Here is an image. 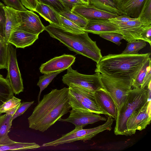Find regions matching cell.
Masks as SVG:
<instances>
[{
    "mask_svg": "<svg viewBox=\"0 0 151 151\" xmlns=\"http://www.w3.org/2000/svg\"><path fill=\"white\" fill-rule=\"evenodd\" d=\"M83 4H89V1L88 0H79Z\"/></svg>",
    "mask_w": 151,
    "mask_h": 151,
    "instance_id": "obj_43",
    "label": "cell"
},
{
    "mask_svg": "<svg viewBox=\"0 0 151 151\" xmlns=\"http://www.w3.org/2000/svg\"><path fill=\"white\" fill-rule=\"evenodd\" d=\"M113 121V118L108 116L106 122L104 124L97 127L87 129L75 128L71 131L62 135L59 138L52 142L44 143L42 146L56 147L78 140L85 141L90 140L100 133L106 130H111Z\"/></svg>",
    "mask_w": 151,
    "mask_h": 151,
    "instance_id": "obj_6",
    "label": "cell"
},
{
    "mask_svg": "<svg viewBox=\"0 0 151 151\" xmlns=\"http://www.w3.org/2000/svg\"><path fill=\"white\" fill-rule=\"evenodd\" d=\"M122 14L137 18L145 0H113Z\"/></svg>",
    "mask_w": 151,
    "mask_h": 151,
    "instance_id": "obj_19",
    "label": "cell"
},
{
    "mask_svg": "<svg viewBox=\"0 0 151 151\" xmlns=\"http://www.w3.org/2000/svg\"><path fill=\"white\" fill-rule=\"evenodd\" d=\"M14 96V93L8 80L0 74V108ZM2 114L0 112V116Z\"/></svg>",
    "mask_w": 151,
    "mask_h": 151,
    "instance_id": "obj_23",
    "label": "cell"
},
{
    "mask_svg": "<svg viewBox=\"0 0 151 151\" xmlns=\"http://www.w3.org/2000/svg\"><path fill=\"white\" fill-rule=\"evenodd\" d=\"M94 93L97 105L104 114L115 120L117 117L116 108L109 93L103 88L96 91Z\"/></svg>",
    "mask_w": 151,
    "mask_h": 151,
    "instance_id": "obj_17",
    "label": "cell"
},
{
    "mask_svg": "<svg viewBox=\"0 0 151 151\" xmlns=\"http://www.w3.org/2000/svg\"><path fill=\"white\" fill-rule=\"evenodd\" d=\"M6 14L4 40L7 44L11 33L19 25L17 10L6 6L4 7Z\"/></svg>",
    "mask_w": 151,
    "mask_h": 151,
    "instance_id": "obj_20",
    "label": "cell"
},
{
    "mask_svg": "<svg viewBox=\"0 0 151 151\" xmlns=\"http://www.w3.org/2000/svg\"><path fill=\"white\" fill-rule=\"evenodd\" d=\"M83 29L84 32L99 35L108 32L121 34L118 26L109 19H96L88 20Z\"/></svg>",
    "mask_w": 151,
    "mask_h": 151,
    "instance_id": "obj_16",
    "label": "cell"
},
{
    "mask_svg": "<svg viewBox=\"0 0 151 151\" xmlns=\"http://www.w3.org/2000/svg\"><path fill=\"white\" fill-rule=\"evenodd\" d=\"M69 116L65 119L60 118L58 121L67 122L75 125L76 128H83L90 124L99 121H106L107 119L100 114L93 112L81 111L72 109L70 111Z\"/></svg>",
    "mask_w": 151,
    "mask_h": 151,
    "instance_id": "obj_13",
    "label": "cell"
},
{
    "mask_svg": "<svg viewBox=\"0 0 151 151\" xmlns=\"http://www.w3.org/2000/svg\"><path fill=\"white\" fill-rule=\"evenodd\" d=\"M141 39L151 45V25L148 26L141 34Z\"/></svg>",
    "mask_w": 151,
    "mask_h": 151,
    "instance_id": "obj_42",
    "label": "cell"
},
{
    "mask_svg": "<svg viewBox=\"0 0 151 151\" xmlns=\"http://www.w3.org/2000/svg\"><path fill=\"white\" fill-rule=\"evenodd\" d=\"M40 147L35 142H21L12 141L9 143L0 145V151L34 150Z\"/></svg>",
    "mask_w": 151,
    "mask_h": 151,
    "instance_id": "obj_24",
    "label": "cell"
},
{
    "mask_svg": "<svg viewBox=\"0 0 151 151\" xmlns=\"http://www.w3.org/2000/svg\"><path fill=\"white\" fill-rule=\"evenodd\" d=\"M23 5L30 10L35 12L38 3L36 0H20Z\"/></svg>",
    "mask_w": 151,
    "mask_h": 151,
    "instance_id": "obj_41",
    "label": "cell"
},
{
    "mask_svg": "<svg viewBox=\"0 0 151 151\" xmlns=\"http://www.w3.org/2000/svg\"><path fill=\"white\" fill-rule=\"evenodd\" d=\"M5 6L12 8L18 11H26L20 0H2Z\"/></svg>",
    "mask_w": 151,
    "mask_h": 151,
    "instance_id": "obj_37",
    "label": "cell"
},
{
    "mask_svg": "<svg viewBox=\"0 0 151 151\" xmlns=\"http://www.w3.org/2000/svg\"><path fill=\"white\" fill-rule=\"evenodd\" d=\"M31 10L18 11L19 25L18 28L28 32L38 35L45 30V27L39 17Z\"/></svg>",
    "mask_w": 151,
    "mask_h": 151,
    "instance_id": "obj_11",
    "label": "cell"
},
{
    "mask_svg": "<svg viewBox=\"0 0 151 151\" xmlns=\"http://www.w3.org/2000/svg\"><path fill=\"white\" fill-rule=\"evenodd\" d=\"M76 57L73 55L64 54L50 59L42 64L39 70L42 74L62 71L71 66L75 61Z\"/></svg>",
    "mask_w": 151,
    "mask_h": 151,
    "instance_id": "obj_14",
    "label": "cell"
},
{
    "mask_svg": "<svg viewBox=\"0 0 151 151\" xmlns=\"http://www.w3.org/2000/svg\"><path fill=\"white\" fill-rule=\"evenodd\" d=\"M151 119V100H148L133 112L128 119L126 124L128 136L135 134L137 130L145 129L150 124Z\"/></svg>",
    "mask_w": 151,
    "mask_h": 151,
    "instance_id": "obj_10",
    "label": "cell"
},
{
    "mask_svg": "<svg viewBox=\"0 0 151 151\" xmlns=\"http://www.w3.org/2000/svg\"><path fill=\"white\" fill-rule=\"evenodd\" d=\"M149 100L145 88H133L129 92L124 103L117 111L114 132L116 135L128 136L126 124L133 112L140 108Z\"/></svg>",
    "mask_w": 151,
    "mask_h": 151,
    "instance_id": "obj_4",
    "label": "cell"
},
{
    "mask_svg": "<svg viewBox=\"0 0 151 151\" xmlns=\"http://www.w3.org/2000/svg\"><path fill=\"white\" fill-rule=\"evenodd\" d=\"M4 4L0 2V37L4 40L6 14Z\"/></svg>",
    "mask_w": 151,
    "mask_h": 151,
    "instance_id": "obj_36",
    "label": "cell"
},
{
    "mask_svg": "<svg viewBox=\"0 0 151 151\" xmlns=\"http://www.w3.org/2000/svg\"><path fill=\"white\" fill-rule=\"evenodd\" d=\"M101 37L112 42L119 46L121 44V40L124 39L123 35L115 32H108L99 35Z\"/></svg>",
    "mask_w": 151,
    "mask_h": 151,
    "instance_id": "obj_35",
    "label": "cell"
},
{
    "mask_svg": "<svg viewBox=\"0 0 151 151\" xmlns=\"http://www.w3.org/2000/svg\"><path fill=\"white\" fill-rule=\"evenodd\" d=\"M99 76L103 88L113 100L117 111L123 104L132 89L133 80L113 78L100 73Z\"/></svg>",
    "mask_w": 151,
    "mask_h": 151,
    "instance_id": "obj_7",
    "label": "cell"
},
{
    "mask_svg": "<svg viewBox=\"0 0 151 151\" xmlns=\"http://www.w3.org/2000/svg\"><path fill=\"white\" fill-rule=\"evenodd\" d=\"M34 102V101H33L21 103L14 113L12 118V120L23 114L27 109L33 104Z\"/></svg>",
    "mask_w": 151,
    "mask_h": 151,
    "instance_id": "obj_38",
    "label": "cell"
},
{
    "mask_svg": "<svg viewBox=\"0 0 151 151\" xmlns=\"http://www.w3.org/2000/svg\"><path fill=\"white\" fill-rule=\"evenodd\" d=\"M119 27L124 39L129 42L134 40H141L142 33L148 26L151 25V22H143L136 20L126 22L114 23Z\"/></svg>",
    "mask_w": 151,
    "mask_h": 151,
    "instance_id": "obj_12",
    "label": "cell"
},
{
    "mask_svg": "<svg viewBox=\"0 0 151 151\" xmlns=\"http://www.w3.org/2000/svg\"><path fill=\"white\" fill-rule=\"evenodd\" d=\"M99 73L96 72L91 75L83 74L73 70L70 66L67 69L66 74L63 76L62 81L68 87L79 86L94 92L103 88Z\"/></svg>",
    "mask_w": 151,
    "mask_h": 151,
    "instance_id": "obj_8",
    "label": "cell"
},
{
    "mask_svg": "<svg viewBox=\"0 0 151 151\" xmlns=\"http://www.w3.org/2000/svg\"><path fill=\"white\" fill-rule=\"evenodd\" d=\"M68 99L72 109L104 114L97 105L94 92L76 86L69 87Z\"/></svg>",
    "mask_w": 151,
    "mask_h": 151,
    "instance_id": "obj_5",
    "label": "cell"
},
{
    "mask_svg": "<svg viewBox=\"0 0 151 151\" xmlns=\"http://www.w3.org/2000/svg\"><path fill=\"white\" fill-rule=\"evenodd\" d=\"M59 14L83 28L85 27L88 22V21L84 18L67 9Z\"/></svg>",
    "mask_w": 151,
    "mask_h": 151,
    "instance_id": "obj_28",
    "label": "cell"
},
{
    "mask_svg": "<svg viewBox=\"0 0 151 151\" xmlns=\"http://www.w3.org/2000/svg\"><path fill=\"white\" fill-rule=\"evenodd\" d=\"M21 100L14 96L7 101L0 108V112L7 113L16 110L21 104Z\"/></svg>",
    "mask_w": 151,
    "mask_h": 151,
    "instance_id": "obj_32",
    "label": "cell"
},
{
    "mask_svg": "<svg viewBox=\"0 0 151 151\" xmlns=\"http://www.w3.org/2000/svg\"><path fill=\"white\" fill-rule=\"evenodd\" d=\"M71 11L88 21L96 19H109L119 16L114 13L100 9L89 4L76 5Z\"/></svg>",
    "mask_w": 151,
    "mask_h": 151,
    "instance_id": "obj_15",
    "label": "cell"
},
{
    "mask_svg": "<svg viewBox=\"0 0 151 151\" xmlns=\"http://www.w3.org/2000/svg\"><path fill=\"white\" fill-rule=\"evenodd\" d=\"M62 71L54 72L48 73L44 74L39 77V79L37 85L40 88V91L38 96V103L40 101V99L42 91L46 88L53 79Z\"/></svg>",
    "mask_w": 151,
    "mask_h": 151,
    "instance_id": "obj_27",
    "label": "cell"
},
{
    "mask_svg": "<svg viewBox=\"0 0 151 151\" xmlns=\"http://www.w3.org/2000/svg\"><path fill=\"white\" fill-rule=\"evenodd\" d=\"M151 58H150L144 64L135 79L133 81L132 87L142 88L148 68L151 65Z\"/></svg>",
    "mask_w": 151,
    "mask_h": 151,
    "instance_id": "obj_29",
    "label": "cell"
},
{
    "mask_svg": "<svg viewBox=\"0 0 151 151\" xmlns=\"http://www.w3.org/2000/svg\"><path fill=\"white\" fill-rule=\"evenodd\" d=\"M39 35L33 34L18 27L11 34L8 40L16 48H24L32 45L38 39Z\"/></svg>",
    "mask_w": 151,
    "mask_h": 151,
    "instance_id": "obj_18",
    "label": "cell"
},
{
    "mask_svg": "<svg viewBox=\"0 0 151 151\" xmlns=\"http://www.w3.org/2000/svg\"><path fill=\"white\" fill-rule=\"evenodd\" d=\"M6 78L8 80L13 92L18 94L23 91L24 88L21 75L18 66L16 49L8 43Z\"/></svg>",
    "mask_w": 151,
    "mask_h": 151,
    "instance_id": "obj_9",
    "label": "cell"
},
{
    "mask_svg": "<svg viewBox=\"0 0 151 151\" xmlns=\"http://www.w3.org/2000/svg\"><path fill=\"white\" fill-rule=\"evenodd\" d=\"M63 5L68 10L71 11L76 6L83 4L79 0H60Z\"/></svg>",
    "mask_w": 151,
    "mask_h": 151,
    "instance_id": "obj_40",
    "label": "cell"
},
{
    "mask_svg": "<svg viewBox=\"0 0 151 151\" xmlns=\"http://www.w3.org/2000/svg\"><path fill=\"white\" fill-rule=\"evenodd\" d=\"M150 55V53L109 54L102 57L96 63L95 71L113 78L133 81Z\"/></svg>",
    "mask_w": 151,
    "mask_h": 151,
    "instance_id": "obj_2",
    "label": "cell"
},
{
    "mask_svg": "<svg viewBox=\"0 0 151 151\" xmlns=\"http://www.w3.org/2000/svg\"><path fill=\"white\" fill-rule=\"evenodd\" d=\"M35 12L50 23L60 26L57 15L58 12L50 6L38 3Z\"/></svg>",
    "mask_w": 151,
    "mask_h": 151,
    "instance_id": "obj_22",
    "label": "cell"
},
{
    "mask_svg": "<svg viewBox=\"0 0 151 151\" xmlns=\"http://www.w3.org/2000/svg\"><path fill=\"white\" fill-rule=\"evenodd\" d=\"M137 18H132L126 15L122 14L115 17L109 19L113 23H124L129 21L135 20L137 19Z\"/></svg>",
    "mask_w": 151,
    "mask_h": 151,
    "instance_id": "obj_39",
    "label": "cell"
},
{
    "mask_svg": "<svg viewBox=\"0 0 151 151\" xmlns=\"http://www.w3.org/2000/svg\"><path fill=\"white\" fill-rule=\"evenodd\" d=\"M38 3L50 6L57 12L60 14L67 9L60 0H36Z\"/></svg>",
    "mask_w": 151,
    "mask_h": 151,
    "instance_id": "obj_34",
    "label": "cell"
},
{
    "mask_svg": "<svg viewBox=\"0 0 151 151\" xmlns=\"http://www.w3.org/2000/svg\"><path fill=\"white\" fill-rule=\"evenodd\" d=\"M16 110L0 116V145L7 144L13 141L9 137L8 134L12 126V116Z\"/></svg>",
    "mask_w": 151,
    "mask_h": 151,
    "instance_id": "obj_21",
    "label": "cell"
},
{
    "mask_svg": "<svg viewBox=\"0 0 151 151\" xmlns=\"http://www.w3.org/2000/svg\"><path fill=\"white\" fill-rule=\"evenodd\" d=\"M137 18L143 22H151V0H145Z\"/></svg>",
    "mask_w": 151,
    "mask_h": 151,
    "instance_id": "obj_31",
    "label": "cell"
},
{
    "mask_svg": "<svg viewBox=\"0 0 151 151\" xmlns=\"http://www.w3.org/2000/svg\"><path fill=\"white\" fill-rule=\"evenodd\" d=\"M8 44L0 37V69L7 68Z\"/></svg>",
    "mask_w": 151,
    "mask_h": 151,
    "instance_id": "obj_33",
    "label": "cell"
},
{
    "mask_svg": "<svg viewBox=\"0 0 151 151\" xmlns=\"http://www.w3.org/2000/svg\"><path fill=\"white\" fill-rule=\"evenodd\" d=\"M58 16L60 26L70 31L76 32H84L83 28L76 24L66 18L58 13Z\"/></svg>",
    "mask_w": 151,
    "mask_h": 151,
    "instance_id": "obj_30",
    "label": "cell"
},
{
    "mask_svg": "<svg viewBox=\"0 0 151 151\" xmlns=\"http://www.w3.org/2000/svg\"><path fill=\"white\" fill-rule=\"evenodd\" d=\"M45 30L51 37L59 40L70 50L90 58L96 63L102 57L96 41L90 38L88 33L73 32L52 23L45 27Z\"/></svg>",
    "mask_w": 151,
    "mask_h": 151,
    "instance_id": "obj_3",
    "label": "cell"
},
{
    "mask_svg": "<svg viewBox=\"0 0 151 151\" xmlns=\"http://www.w3.org/2000/svg\"><path fill=\"white\" fill-rule=\"evenodd\" d=\"M68 91V88L64 87L45 95L28 118L29 127L44 132L70 112Z\"/></svg>",
    "mask_w": 151,
    "mask_h": 151,
    "instance_id": "obj_1",
    "label": "cell"
},
{
    "mask_svg": "<svg viewBox=\"0 0 151 151\" xmlns=\"http://www.w3.org/2000/svg\"><path fill=\"white\" fill-rule=\"evenodd\" d=\"M89 4L104 11L122 14L117 8L113 0H88Z\"/></svg>",
    "mask_w": 151,
    "mask_h": 151,
    "instance_id": "obj_25",
    "label": "cell"
},
{
    "mask_svg": "<svg viewBox=\"0 0 151 151\" xmlns=\"http://www.w3.org/2000/svg\"><path fill=\"white\" fill-rule=\"evenodd\" d=\"M146 45V42L142 40H134L128 42L126 48L122 53L127 54H138L139 51L145 47Z\"/></svg>",
    "mask_w": 151,
    "mask_h": 151,
    "instance_id": "obj_26",
    "label": "cell"
}]
</instances>
